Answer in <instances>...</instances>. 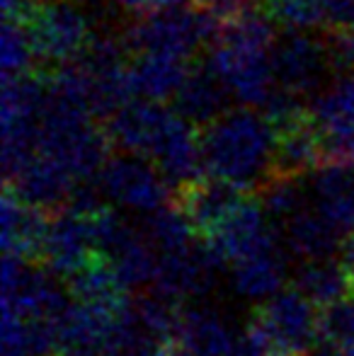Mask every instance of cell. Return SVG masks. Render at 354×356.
<instances>
[{
    "mask_svg": "<svg viewBox=\"0 0 354 356\" xmlns=\"http://www.w3.org/2000/svg\"><path fill=\"white\" fill-rule=\"evenodd\" d=\"M204 172L257 192L272 175L274 127L257 107L226 109L221 117L199 127Z\"/></svg>",
    "mask_w": 354,
    "mask_h": 356,
    "instance_id": "1",
    "label": "cell"
},
{
    "mask_svg": "<svg viewBox=\"0 0 354 356\" xmlns=\"http://www.w3.org/2000/svg\"><path fill=\"white\" fill-rule=\"evenodd\" d=\"M272 22L267 13L252 10L223 22L209 44L207 63L226 83L231 97L248 107L262 109L279 88L272 61L277 44Z\"/></svg>",
    "mask_w": 354,
    "mask_h": 356,
    "instance_id": "2",
    "label": "cell"
},
{
    "mask_svg": "<svg viewBox=\"0 0 354 356\" xmlns=\"http://www.w3.org/2000/svg\"><path fill=\"white\" fill-rule=\"evenodd\" d=\"M246 332L265 356H313L321 339V308L291 286L252 305Z\"/></svg>",
    "mask_w": 354,
    "mask_h": 356,
    "instance_id": "3",
    "label": "cell"
},
{
    "mask_svg": "<svg viewBox=\"0 0 354 356\" xmlns=\"http://www.w3.org/2000/svg\"><path fill=\"white\" fill-rule=\"evenodd\" d=\"M221 22L182 0L146 15H134L122 29L129 56L134 54H168L194 61L204 47L214 42Z\"/></svg>",
    "mask_w": 354,
    "mask_h": 356,
    "instance_id": "4",
    "label": "cell"
},
{
    "mask_svg": "<svg viewBox=\"0 0 354 356\" xmlns=\"http://www.w3.org/2000/svg\"><path fill=\"white\" fill-rule=\"evenodd\" d=\"M19 19L29 32L37 61L51 68L76 61L92 39L90 15L78 0H34Z\"/></svg>",
    "mask_w": 354,
    "mask_h": 356,
    "instance_id": "5",
    "label": "cell"
},
{
    "mask_svg": "<svg viewBox=\"0 0 354 356\" xmlns=\"http://www.w3.org/2000/svg\"><path fill=\"white\" fill-rule=\"evenodd\" d=\"M97 187L112 204L141 213L158 211L170 197V182L161 168L146 155L124 150L107 158L97 175Z\"/></svg>",
    "mask_w": 354,
    "mask_h": 356,
    "instance_id": "6",
    "label": "cell"
},
{
    "mask_svg": "<svg viewBox=\"0 0 354 356\" xmlns=\"http://www.w3.org/2000/svg\"><path fill=\"white\" fill-rule=\"evenodd\" d=\"M272 61L277 85L298 97L316 95L335 68L325 37H311L306 29H287V34L277 37Z\"/></svg>",
    "mask_w": 354,
    "mask_h": 356,
    "instance_id": "7",
    "label": "cell"
},
{
    "mask_svg": "<svg viewBox=\"0 0 354 356\" xmlns=\"http://www.w3.org/2000/svg\"><path fill=\"white\" fill-rule=\"evenodd\" d=\"M99 209H95V211H76L71 207H63L51 213L47 238H44V267L51 269L56 277L68 279L78 269L86 267L92 257H97L99 248L95 216H97Z\"/></svg>",
    "mask_w": 354,
    "mask_h": 356,
    "instance_id": "8",
    "label": "cell"
},
{
    "mask_svg": "<svg viewBox=\"0 0 354 356\" xmlns=\"http://www.w3.org/2000/svg\"><path fill=\"white\" fill-rule=\"evenodd\" d=\"M248 197L250 192L211 175L189 179L172 189V204L187 216L199 240L209 238Z\"/></svg>",
    "mask_w": 354,
    "mask_h": 356,
    "instance_id": "9",
    "label": "cell"
},
{
    "mask_svg": "<svg viewBox=\"0 0 354 356\" xmlns=\"http://www.w3.org/2000/svg\"><path fill=\"white\" fill-rule=\"evenodd\" d=\"M175 109L163 107L156 99H129L117 112L104 119V131L109 136L112 148L124 153H136L151 158L156 145L161 143L168 124H170Z\"/></svg>",
    "mask_w": 354,
    "mask_h": 356,
    "instance_id": "10",
    "label": "cell"
},
{
    "mask_svg": "<svg viewBox=\"0 0 354 356\" xmlns=\"http://www.w3.org/2000/svg\"><path fill=\"white\" fill-rule=\"evenodd\" d=\"M274 127V163L272 175L284 177H308L325 168V150L323 138L313 122L311 107L287 122L272 124Z\"/></svg>",
    "mask_w": 354,
    "mask_h": 356,
    "instance_id": "11",
    "label": "cell"
},
{
    "mask_svg": "<svg viewBox=\"0 0 354 356\" xmlns=\"http://www.w3.org/2000/svg\"><path fill=\"white\" fill-rule=\"evenodd\" d=\"M78 184L81 182L63 165L37 153L13 179L5 182V187L13 189L22 202L32 207H39L44 211H58L71 202Z\"/></svg>",
    "mask_w": 354,
    "mask_h": 356,
    "instance_id": "12",
    "label": "cell"
},
{
    "mask_svg": "<svg viewBox=\"0 0 354 356\" xmlns=\"http://www.w3.org/2000/svg\"><path fill=\"white\" fill-rule=\"evenodd\" d=\"M54 211L22 202L13 189L5 187L3 194V250L5 254H17L29 262L42 264L44 238L49 218Z\"/></svg>",
    "mask_w": 354,
    "mask_h": 356,
    "instance_id": "13",
    "label": "cell"
},
{
    "mask_svg": "<svg viewBox=\"0 0 354 356\" xmlns=\"http://www.w3.org/2000/svg\"><path fill=\"white\" fill-rule=\"evenodd\" d=\"M282 238L298 259H325L340 254L345 230L318 207H303L282 225Z\"/></svg>",
    "mask_w": 354,
    "mask_h": 356,
    "instance_id": "14",
    "label": "cell"
},
{
    "mask_svg": "<svg viewBox=\"0 0 354 356\" xmlns=\"http://www.w3.org/2000/svg\"><path fill=\"white\" fill-rule=\"evenodd\" d=\"M228 97H231V92L216 71L209 63H199V66L189 68L184 83L179 85L175 97H172V109L179 117L192 122L194 127H204V124L221 117L226 109H231Z\"/></svg>",
    "mask_w": 354,
    "mask_h": 356,
    "instance_id": "15",
    "label": "cell"
},
{
    "mask_svg": "<svg viewBox=\"0 0 354 356\" xmlns=\"http://www.w3.org/2000/svg\"><path fill=\"white\" fill-rule=\"evenodd\" d=\"M192 61L168 54H134L129 56V88L134 97L166 102L172 99L184 83Z\"/></svg>",
    "mask_w": 354,
    "mask_h": 356,
    "instance_id": "16",
    "label": "cell"
},
{
    "mask_svg": "<svg viewBox=\"0 0 354 356\" xmlns=\"http://www.w3.org/2000/svg\"><path fill=\"white\" fill-rule=\"evenodd\" d=\"M287 279V254L282 250V240L272 243L269 248L241 262L231 264V282L233 289L250 300H265L282 291Z\"/></svg>",
    "mask_w": 354,
    "mask_h": 356,
    "instance_id": "17",
    "label": "cell"
},
{
    "mask_svg": "<svg viewBox=\"0 0 354 356\" xmlns=\"http://www.w3.org/2000/svg\"><path fill=\"white\" fill-rule=\"evenodd\" d=\"M293 289H298L323 310L354 293V282L342 262H332L330 257L303 259V264L293 274Z\"/></svg>",
    "mask_w": 354,
    "mask_h": 356,
    "instance_id": "18",
    "label": "cell"
},
{
    "mask_svg": "<svg viewBox=\"0 0 354 356\" xmlns=\"http://www.w3.org/2000/svg\"><path fill=\"white\" fill-rule=\"evenodd\" d=\"M316 207L342 230L354 233V165H325L313 182Z\"/></svg>",
    "mask_w": 354,
    "mask_h": 356,
    "instance_id": "19",
    "label": "cell"
},
{
    "mask_svg": "<svg viewBox=\"0 0 354 356\" xmlns=\"http://www.w3.org/2000/svg\"><path fill=\"white\" fill-rule=\"evenodd\" d=\"M301 182L303 179L298 177L269 175L265 182L260 184V189H257V199H260L262 209L279 225L306 207V192H303Z\"/></svg>",
    "mask_w": 354,
    "mask_h": 356,
    "instance_id": "20",
    "label": "cell"
},
{
    "mask_svg": "<svg viewBox=\"0 0 354 356\" xmlns=\"http://www.w3.org/2000/svg\"><path fill=\"white\" fill-rule=\"evenodd\" d=\"M37 54H34L32 39L24 27L22 19L5 17L3 39H0V66H3V78H15L34 71Z\"/></svg>",
    "mask_w": 354,
    "mask_h": 356,
    "instance_id": "21",
    "label": "cell"
},
{
    "mask_svg": "<svg viewBox=\"0 0 354 356\" xmlns=\"http://www.w3.org/2000/svg\"><path fill=\"white\" fill-rule=\"evenodd\" d=\"M321 339L330 352L354 356V293L321 310Z\"/></svg>",
    "mask_w": 354,
    "mask_h": 356,
    "instance_id": "22",
    "label": "cell"
},
{
    "mask_svg": "<svg viewBox=\"0 0 354 356\" xmlns=\"http://www.w3.org/2000/svg\"><path fill=\"white\" fill-rule=\"evenodd\" d=\"M330 0H262V8L277 24L287 29L323 27Z\"/></svg>",
    "mask_w": 354,
    "mask_h": 356,
    "instance_id": "23",
    "label": "cell"
},
{
    "mask_svg": "<svg viewBox=\"0 0 354 356\" xmlns=\"http://www.w3.org/2000/svg\"><path fill=\"white\" fill-rule=\"evenodd\" d=\"M189 3L197 5L199 10H204V13L211 15L214 19H218L223 24L257 10L262 5V0H189Z\"/></svg>",
    "mask_w": 354,
    "mask_h": 356,
    "instance_id": "24",
    "label": "cell"
},
{
    "mask_svg": "<svg viewBox=\"0 0 354 356\" xmlns=\"http://www.w3.org/2000/svg\"><path fill=\"white\" fill-rule=\"evenodd\" d=\"M332 61L342 71H354V29L352 32H325Z\"/></svg>",
    "mask_w": 354,
    "mask_h": 356,
    "instance_id": "25",
    "label": "cell"
},
{
    "mask_svg": "<svg viewBox=\"0 0 354 356\" xmlns=\"http://www.w3.org/2000/svg\"><path fill=\"white\" fill-rule=\"evenodd\" d=\"M325 32H352L354 29V0H330L325 15Z\"/></svg>",
    "mask_w": 354,
    "mask_h": 356,
    "instance_id": "26",
    "label": "cell"
},
{
    "mask_svg": "<svg viewBox=\"0 0 354 356\" xmlns=\"http://www.w3.org/2000/svg\"><path fill=\"white\" fill-rule=\"evenodd\" d=\"M114 3H117L127 15L134 17V15H146V13H153V10L175 5L179 0H114Z\"/></svg>",
    "mask_w": 354,
    "mask_h": 356,
    "instance_id": "27",
    "label": "cell"
},
{
    "mask_svg": "<svg viewBox=\"0 0 354 356\" xmlns=\"http://www.w3.org/2000/svg\"><path fill=\"white\" fill-rule=\"evenodd\" d=\"M340 262L345 264L347 274H350L352 282H354V233L347 235L345 243H342V248H340Z\"/></svg>",
    "mask_w": 354,
    "mask_h": 356,
    "instance_id": "28",
    "label": "cell"
},
{
    "mask_svg": "<svg viewBox=\"0 0 354 356\" xmlns=\"http://www.w3.org/2000/svg\"><path fill=\"white\" fill-rule=\"evenodd\" d=\"M323 356H340V354H335V352H330V349H328V352L323 354Z\"/></svg>",
    "mask_w": 354,
    "mask_h": 356,
    "instance_id": "29",
    "label": "cell"
}]
</instances>
